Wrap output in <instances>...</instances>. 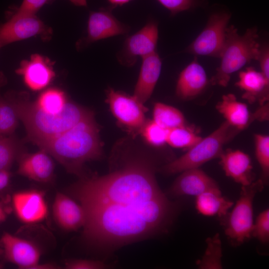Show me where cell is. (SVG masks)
<instances>
[{
    "mask_svg": "<svg viewBox=\"0 0 269 269\" xmlns=\"http://www.w3.org/2000/svg\"><path fill=\"white\" fill-rule=\"evenodd\" d=\"M125 158L119 168L84 176L70 189L85 212L83 240L106 256L163 231L175 211L157 184L153 161Z\"/></svg>",
    "mask_w": 269,
    "mask_h": 269,
    "instance_id": "6da1fadb",
    "label": "cell"
},
{
    "mask_svg": "<svg viewBox=\"0 0 269 269\" xmlns=\"http://www.w3.org/2000/svg\"><path fill=\"white\" fill-rule=\"evenodd\" d=\"M4 97L23 123L27 139L37 146L94 115L93 112L70 102L62 112L53 114L41 110L25 94L8 92Z\"/></svg>",
    "mask_w": 269,
    "mask_h": 269,
    "instance_id": "7a4b0ae2",
    "label": "cell"
},
{
    "mask_svg": "<svg viewBox=\"0 0 269 269\" xmlns=\"http://www.w3.org/2000/svg\"><path fill=\"white\" fill-rule=\"evenodd\" d=\"M69 173L83 176L84 164L100 158L102 145L94 115L38 146Z\"/></svg>",
    "mask_w": 269,
    "mask_h": 269,
    "instance_id": "3957f363",
    "label": "cell"
},
{
    "mask_svg": "<svg viewBox=\"0 0 269 269\" xmlns=\"http://www.w3.org/2000/svg\"><path fill=\"white\" fill-rule=\"evenodd\" d=\"M256 27L246 30L241 35L233 25L227 27L225 40L220 58L221 63L211 80L213 85L226 87L231 75L249 63L259 59L261 46Z\"/></svg>",
    "mask_w": 269,
    "mask_h": 269,
    "instance_id": "277c9868",
    "label": "cell"
},
{
    "mask_svg": "<svg viewBox=\"0 0 269 269\" xmlns=\"http://www.w3.org/2000/svg\"><path fill=\"white\" fill-rule=\"evenodd\" d=\"M239 131L225 121L209 135L202 138L189 148L184 154L165 165L163 171L167 174L182 172L198 168L205 162L219 157L223 146Z\"/></svg>",
    "mask_w": 269,
    "mask_h": 269,
    "instance_id": "5b68a950",
    "label": "cell"
},
{
    "mask_svg": "<svg viewBox=\"0 0 269 269\" xmlns=\"http://www.w3.org/2000/svg\"><path fill=\"white\" fill-rule=\"evenodd\" d=\"M264 185L262 180L259 179L242 186L240 198L229 216L225 228L226 235L235 244L243 243L252 236L253 200Z\"/></svg>",
    "mask_w": 269,
    "mask_h": 269,
    "instance_id": "8992f818",
    "label": "cell"
},
{
    "mask_svg": "<svg viewBox=\"0 0 269 269\" xmlns=\"http://www.w3.org/2000/svg\"><path fill=\"white\" fill-rule=\"evenodd\" d=\"M230 17L229 13L224 11L212 14L205 27L186 48V52L196 55L220 58Z\"/></svg>",
    "mask_w": 269,
    "mask_h": 269,
    "instance_id": "52a82bcc",
    "label": "cell"
},
{
    "mask_svg": "<svg viewBox=\"0 0 269 269\" xmlns=\"http://www.w3.org/2000/svg\"><path fill=\"white\" fill-rule=\"evenodd\" d=\"M107 102L118 122L132 131H140L146 122V109L133 95L112 88L106 91Z\"/></svg>",
    "mask_w": 269,
    "mask_h": 269,
    "instance_id": "ba28073f",
    "label": "cell"
},
{
    "mask_svg": "<svg viewBox=\"0 0 269 269\" xmlns=\"http://www.w3.org/2000/svg\"><path fill=\"white\" fill-rule=\"evenodd\" d=\"M158 39L157 24L150 20L126 38L122 49L117 54L119 62L124 66H133L138 57L142 58L156 51Z\"/></svg>",
    "mask_w": 269,
    "mask_h": 269,
    "instance_id": "9c48e42d",
    "label": "cell"
},
{
    "mask_svg": "<svg viewBox=\"0 0 269 269\" xmlns=\"http://www.w3.org/2000/svg\"><path fill=\"white\" fill-rule=\"evenodd\" d=\"M52 30L35 14H21L14 12L0 26V48L9 43L40 35L50 38Z\"/></svg>",
    "mask_w": 269,
    "mask_h": 269,
    "instance_id": "30bf717a",
    "label": "cell"
},
{
    "mask_svg": "<svg viewBox=\"0 0 269 269\" xmlns=\"http://www.w3.org/2000/svg\"><path fill=\"white\" fill-rule=\"evenodd\" d=\"M13 210L21 222L33 224L44 220L48 215V206L44 194L32 189L18 191L12 197Z\"/></svg>",
    "mask_w": 269,
    "mask_h": 269,
    "instance_id": "8fae6325",
    "label": "cell"
},
{
    "mask_svg": "<svg viewBox=\"0 0 269 269\" xmlns=\"http://www.w3.org/2000/svg\"><path fill=\"white\" fill-rule=\"evenodd\" d=\"M5 259L21 269H32L39 263L41 251L30 241L4 232L0 239Z\"/></svg>",
    "mask_w": 269,
    "mask_h": 269,
    "instance_id": "7c38bea8",
    "label": "cell"
},
{
    "mask_svg": "<svg viewBox=\"0 0 269 269\" xmlns=\"http://www.w3.org/2000/svg\"><path fill=\"white\" fill-rule=\"evenodd\" d=\"M112 6L90 12L85 42L90 43L116 35L125 34L130 27L120 21L112 13Z\"/></svg>",
    "mask_w": 269,
    "mask_h": 269,
    "instance_id": "4fadbf2b",
    "label": "cell"
},
{
    "mask_svg": "<svg viewBox=\"0 0 269 269\" xmlns=\"http://www.w3.org/2000/svg\"><path fill=\"white\" fill-rule=\"evenodd\" d=\"M25 85L33 91H37L47 86L55 77V72L49 60L38 54H32L29 60L21 61L16 69Z\"/></svg>",
    "mask_w": 269,
    "mask_h": 269,
    "instance_id": "5bb4252c",
    "label": "cell"
},
{
    "mask_svg": "<svg viewBox=\"0 0 269 269\" xmlns=\"http://www.w3.org/2000/svg\"><path fill=\"white\" fill-rule=\"evenodd\" d=\"M54 220L66 231H74L83 228L86 217L82 206L68 195L57 192L52 205Z\"/></svg>",
    "mask_w": 269,
    "mask_h": 269,
    "instance_id": "9a60e30c",
    "label": "cell"
},
{
    "mask_svg": "<svg viewBox=\"0 0 269 269\" xmlns=\"http://www.w3.org/2000/svg\"><path fill=\"white\" fill-rule=\"evenodd\" d=\"M17 160L18 174L39 182H49L52 179L54 164L45 151L40 149L33 153L25 152L19 156Z\"/></svg>",
    "mask_w": 269,
    "mask_h": 269,
    "instance_id": "2e32d148",
    "label": "cell"
},
{
    "mask_svg": "<svg viewBox=\"0 0 269 269\" xmlns=\"http://www.w3.org/2000/svg\"><path fill=\"white\" fill-rule=\"evenodd\" d=\"M219 189L215 181L198 168L186 170L175 179L170 193L175 196L199 195Z\"/></svg>",
    "mask_w": 269,
    "mask_h": 269,
    "instance_id": "e0dca14e",
    "label": "cell"
},
{
    "mask_svg": "<svg viewBox=\"0 0 269 269\" xmlns=\"http://www.w3.org/2000/svg\"><path fill=\"white\" fill-rule=\"evenodd\" d=\"M141 58V65L133 96L144 104L151 96L159 79L162 62L156 51Z\"/></svg>",
    "mask_w": 269,
    "mask_h": 269,
    "instance_id": "ac0fdd59",
    "label": "cell"
},
{
    "mask_svg": "<svg viewBox=\"0 0 269 269\" xmlns=\"http://www.w3.org/2000/svg\"><path fill=\"white\" fill-rule=\"evenodd\" d=\"M208 82L204 69L195 59L180 73L176 85V95L184 100L193 99L204 90Z\"/></svg>",
    "mask_w": 269,
    "mask_h": 269,
    "instance_id": "d6986e66",
    "label": "cell"
},
{
    "mask_svg": "<svg viewBox=\"0 0 269 269\" xmlns=\"http://www.w3.org/2000/svg\"><path fill=\"white\" fill-rule=\"evenodd\" d=\"M219 157L227 176L242 186L254 181L251 160L247 154L240 150H228L223 151Z\"/></svg>",
    "mask_w": 269,
    "mask_h": 269,
    "instance_id": "ffe728a7",
    "label": "cell"
},
{
    "mask_svg": "<svg viewBox=\"0 0 269 269\" xmlns=\"http://www.w3.org/2000/svg\"><path fill=\"white\" fill-rule=\"evenodd\" d=\"M236 85L244 91L243 98L251 103L258 100L263 105L269 99V81L253 67L240 72Z\"/></svg>",
    "mask_w": 269,
    "mask_h": 269,
    "instance_id": "44dd1931",
    "label": "cell"
},
{
    "mask_svg": "<svg viewBox=\"0 0 269 269\" xmlns=\"http://www.w3.org/2000/svg\"><path fill=\"white\" fill-rule=\"evenodd\" d=\"M216 109L226 119L225 121L240 131L246 128L252 119L257 118L251 116L247 106L238 101L233 94L223 95Z\"/></svg>",
    "mask_w": 269,
    "mask_h": 269,
    "instance_id": "7402d4cb",
    "label": "cell"
},
{
    "mask_svg": "<svg viewBox=\"0 0 269 269\" xmlns=\"http://www.w3.org/2000/svg\"><path fill=\"white\" fill-rule=\"evenodd\" d=\"M233 204L222 196L220 189L206 191L196 196V208L205 216L226 215Z\"/></svg>",
    "mask_w": 269,
    "mask_h": 269,
    "instance_id": "603a6c76",
    "label": "cell"
},
{
    "mask_svg": "<svg viewBox=\"0 0 269 269\" xmlns=\"http://www.w3.org/2000/svg\"><path fill=\"white\" fill-rule=\"evenodd\" d=\"M25 152L22 142L12 134L0 135V170L9 171L14 160Z\"/></svg>",
    "mask_w": 269,
    "mask_h": 269,
    "instance_id": "cb8c5ba5",
    "label": "cell"
},
{
    "mask_svg": "<svg viewBox=\"0 0 269 269\" xmlns=\"http://www.w3.org/2000/svg\"><path fill=\"white\" fill-rule=\"evenodd\" d=\"M153 120L167 130L185 126L184 117L179 110L159 102L154 106Z\"/></svg>",
    "mask_w": 269,
    "mask_h": 269,
    "instance_id": "d4e9b609",
    "label": "cell"
},
{
    "mask_svg": "<svg viewBox=\"0 0 269 269\" xmlns=\"http://www.w3.org/2000/svg\"><path fill=\"white\" fill-rule=\"evenodd\" d=\"M5 82L4 75L0 72V89ZM18 120L11 104L0 93V135L12 134L17 127Z\"/></svg>",
    "mask_w": 269,
    "mask_h": 269,
    "instance_id": "484cf974",
    "label": "cell"
},
{
    "mask_svg": "<svg viewBox=\"0 0 269 269\" xmlns=\"http://www.w3.org/2000/svg\"><path fill=\"white\" fill-rule=\"evenodd\" d=\"M34 102L42 111L54 114L62 112L67 101L63 91L56 88H50L43 92Z\"/></svg>",
    "mask_w": 269,
    "mask_h": 269,
    "instance_id": "4316f807",
    "label": "cell"
},
{
    "mask_svg": "<svg viewBox=\"0 0 269 269\" xmlns=\"http://www.w3.org/2000/svg\"><path fill=\"white\" fill-rule=\"evenodd\" d=\"M207 248L202 258L197 264L199 269H222L221 257L222 256L221 242L218 234L212 238L206 240Z\"/></svg>",
    "mask_w": 269,
    "mask_h": 269,
    "instance_id": "83f0119b",
    "label": "cell"
},
{
    "mask_svg": "<svg viewBox=\"0 0 269 269\" xmlns=\"http://www.w3.org/2000/svg\"><path fill=\"white\" fill-rule=\"evenodd\" d=\"M202 138L185 126L168 130L166 143L178 148H190Z\"/></svg>",
    "mask_w": 269,
    "mask_h": 269,
    "instance_id": "f1b7e54d",
    "label": "cell"
},
{
    "mask_svg": "<svg viewBox=\"0 0 269 269\" xmlns=\"http://www.w3.org/2000/svg\"><path fill=\"white\" fill-rule=\"evenodd\" d=\"M255 154L262 171V181L266 184L269 176V136L263 134L254 135Z\"/></svg>",
    "mask_w": 269,
    "mask_h": 269,
    "instance_id": "f546056e",
    "label": "cell"
},
{
    "mask_svg": "<svg viewBox=\"0 0 269 269\" xmlns=\"http://www.w3.org/2000/svg\"><path fill=\"white\" fill-rule=\"evenodd\" d=\"M167 132L153 120L146 121L139 131L146 142L153 146H161L166 143Z\"/></svg>",
    "mask_w": 269,
    "mask_h": 269,
    "instance_id": "4dcf8cb0",
    "label": "cell"
},
{
    "mask_svg": "<svg viewBox=\"0 0 269 269\" xmlns=\"http://www.w3.org/2000/svg\"><path fill=\"white\" fill-rule=\"evenodd\" d=\"M252 235L261 242L267 243L269 240V210L266 209L258 216L253 226Z\"/></svg>",
    "mask_w": 269,
    "mask_h": 269,
    "instance_id": "1f68e13d",
    "label": "cell"
},
{
    "mask_svg": "<svg viewBox=\"0 0 269 269\" xmlns=\"http://www.w3.org/2000/svg\"><path fill=\"white\" fill-rule=\"evenodd\" d=\"M163 6L167 9L172 15L191 9L196 6L197 0H156Z\"/></svg>",
    "mask_w": 269,
    "mask_h": 269,
    "instance_id": "d6a6232c",
    "label": "cell"
},
{
    "mask_svg": "<svg viewBox=\"0 0 269 269\" xmlns=\"http://www.w3.org/2000/svg\"><path fill=\"white\" fill-rule=\"evenodd\" d=\"M110 266L102 261L88 259H73L65 263L66 269H104Z\"/></svg>",
    "mask_w": 269,
    "mask_h": 269,
    "instance_id": "836d02e7",
    "label": "cell"
},
{
    "mask_svg": "<svg viewBox=\"0 0 269 269\" xmlns=\"http://www.w3.org/2000/svg\"><path fill=\"white\" fill-rule=\"evenodd\" d=\"M54 0H23L15 13L21 14L34 15L41 7Z\"/></svg>",
    "mask_w": 269,
    "mask_h": 269,
    "instance_id": "e575fe53",
    "label": "cell"
},
{
    "mask_svg": "<svg viewBox=\"0 0 269 269\" xmlns=\"http://www.w3.org/2000/svg\"><path fill=\"white\" fill-rule=\"evenodd\" d=\"M258 60L261 66L260 72L266 79L269 81V50L267 45L261 47Z\"/></svg>",
    "mask_w": 269,
    "mask_h": 269,
    "instance_id": "d590c367",
    "label": "cell"
},
{
    "mask_svg": "<svg viewBox=\"0 0 269 269\" xmlns=\"http://www.w3.org/2000/svg\"><path fill=\"white\" fill-rule=\"evenodd\" d=\"M11 174L7 170H0V191L8 186L10 180Z\"/></svg>",
    "mask_w": 269,
    "mask_h": 269,
    "instance_id": "8d00e7d4",
    "label": "cell"
},
{
    "mask_svg": "<svg viewBox=\"0 0 269 269\" xmlns=\"http://www.w3.org/2000/svg\"><path fill=\"white\" fill-rule=\"evenodd\" d=\"M58 266L52 263L40 264L39 263L34 266L32 269H55Z\"/></svg>",
    "mask_w": 269,
    "mask_h": 269,
    "instance_id": "74e56055",
    "label": "cell"
},
{
    "mask_svg": "<svg viewBox=\"0 0 269 269\" xmlns=\"http://www.w3.org/2000/svg\"><path fill=\"white\" fill-rule=\"evenodd\" d=\"M110 3L111 6L115 8L118 6H122L133 0H107Z\"/></svg>",
    "mask_w": 269,
    "mask_h": 269,
    "instance_id": "f35d334b",
    "label": "cell"
},
{
    "mask_svg": "<svg viewBox=\"0 0 269 269\" xmlns=\"http://www.w3.org/2000/svg\"><path fill=\"white\" fill-rule=\"evenodd\" d=\"M73 4L79 6H86L87 5V0H69Z\"/></svg>",
    "mask_w": 269,
    "mask_h": 269,
    "instance_id": "ab89813d",
    "label": "cell"
},
{
    "mask_svg": "<svg viewBox=\"0 0 269 269\" xmlns=\"http://www.w3.org/2000/svg\"><path fill=\"white\" fill-rule=\"evenodd\" d=\"M6 214L1 204L0 203V223L5 220Z\"/></svg>",
    "mask_w": 269,
    "mask_h": 269,
    "instance_id": "60d3db41",
    "label": "cell"
},
{
    "mask_svg": "<svg viewBox=\"0 0 269 269\" xmlns=\"http://www.w3.org/2000/svg\"><path fill=\"white\" fill-rule=\"evenodd\" d=\"M4 267V266L2 264H1V263H0V269H3Z\"/></svg>",
    "mask_w": 269,
    "mask_h": 269,
    "instance_id": "b9f144b4",
    "label": "cell"
}]
</instances>
